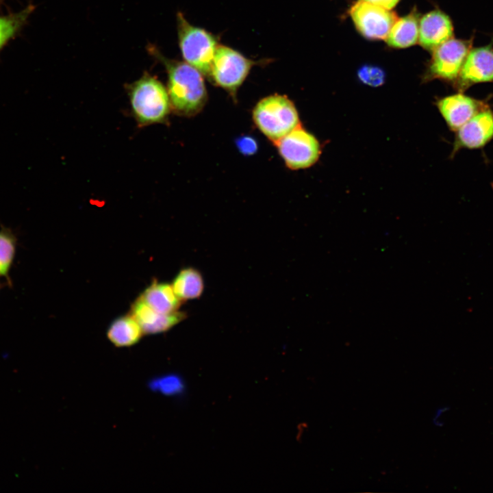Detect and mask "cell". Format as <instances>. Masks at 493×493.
<instances>
[{"mask_svg": "<svg viewBox=\"0 0 493 493\" xmlns=\"http://www.w3.org/2000/svg\"><path fill=\"white\" fill-rule=\"evenodd\" d=\"M163 62L168 75V93L172 108L179 114L192 116L204 105L207 92L203 74L186 62L154 53Z\"/></svg>", "mask_w": 493, "mask_h": 493, "instance_id": "obj_1", "label": "cell"}, {"mask_svg": "<svg viewBox=\"0 0 493 493\" xmlns=\"http://www.w3.org/2000/svg\"><path fill=\"white\" fill-rule=\"evenodd\" d=\"M132 114L138 125L164 123L170 110L167 89L155 77L144 73L127 86Z\"/></svg>", "mask_w": 493, "mask_h": 493, "instance_id": "obj_2", "label": "cell"}, {"mask_svg": "<svg viewBox=\"0 0 493 493\" xmlns=\"http://www.w3.org/2000/svg\"><path fill=\"white\" fill-rule=\"evenodd\" d=\"M253 118L260 130L274 142L299 125L294 103L279 94L260 100L253 110Z\"/></svg>", "mask_w": 493, "mask_h": 493, "instance_id": "obj_3", "label": "cell"}, {"mask_svg": "<svg viewBox=\"0 0 493 493\" xmlns=\"http://www.w3.org/2000/svg\"><path fill=\"white\" fill-rule=\"evenodd\" d=\"M179 45L186 62L210 76L217 46L216 38L204 29L190 24L181 13H178Z\"/></svg>", "mask_w": 493, "mask_h": 493, "instance_id": "obj_4", "label": "cell"}, {"mask_svg": "<svg viewBox=\"0 0 493 493\" xmlns=\"http://www.w3.org/2000/svg\"><path fill=\"white\" fill-rule=\"evenodd\" d=\"M255 64L232 48L218 45L210 77L218 86L234 94Z\"/></svg>", "mask_w": 493, "mask_h": 493, "instance_id": "obj_5", "label": "cell"}, {"mask_svg": "<svg viewBox=\"0 0 493 493\" xmlns=\"http://www.w3.org/2000/svg\"><path fill=\"white\" fill-rule=\"evenodd\" d=\"M275 144L286 164L293 170L312 166L318 160L321 152L316 138L300 125Z\"/></svg>", "mask_w": 493, "mask_h": 493, "instance_id": "obj_6", "label": "cell"}, {"mask_svg": "<svg viewBox=\"0 0 493 493\" xmlns=\"http://www.w3.org/2000/svg\"><path fill=\"white\" fill-rule=\"evenodd\" d=\"M350 15L357 30L370 39H385L396 21V14L390 10L364 0L355 2Z\"/></svg>", "mask_w": 493, "mask_h": 493, "instance_id": "obj_7", "label": "cell"}, {"mask_svg": "<svg viewBox=\"0 0 493 493\" xmlns=\"http://www.w3.org/2000/svg\"><path fill=\"white\" fill-rule=\"evenodd\" d=\"M471 46L472 40L452 38L435 48L429 69L431 77L446 81L457 80Z\"/></svg>", "mask_w": 493, "mask_h": 493, "instance_id": "obj_8", "label": "cell"}, {"mask_svg": "<svg viewBox=\"0 0 493 493\" xmlns=\"http://www.w3.org/2000/svg\"><path fill=\"white\" fill-rule=\"evenodd\" d=\"M459 90L479 83L493 82V44L471 48L457 78Z\"/></svg>", "mask_w": 493, "mask_h": 493, "instance_id": "obj_9", "label": "cell"}, {"mask_svg": "<svg viewBox=\"0 0 493 493\" xmlns=\"http://www.w3.org/2000/svg\"><path fill=\"white\" fill-rule=\"evenodd\" d=\"M456 132L454 151L483 147L493 138V112L488 108L482 110Z\"/></svg>", "mask_w": 493, "mask_h": 493, "instance_id": "obj_10", "label": "cell"}, {"mask_svg": "<svg viewBox=\"0 0 493 493\" xmlns=\"http://www.w3.org/2000/svg\"><path fill=\"white\" fill-rule=\"evenodd\" d=\"M437 105L447 125L454 131L488 108L483 101L460 92L440 99Z\"/></svg>", "mask_w": 493, "mask_h": 493, "instance_id": "obj_11", "label": "cell"}, {"mask_svg": "<svg viewBox=\"0 0 493 493\" xmlns=\"http://www.w3.org/2000/svg\"><path fill=\"white\" fill-rule=\"evenodd\" d=\"M453 25L448 15L440 10L425 14L419 22L418 41L425 49L433 51L453 37Z\"/></svg>", "mask_w": 493, "mask_h": 493, "instance_id": "obj_12", "label": "cell"}, {"mask_svg": "<svg viewBox=\"0 0 493 493\" xmlns=\"http://www.w3.org/2000/svg\"><path fill=\"white\" fill-rule=\"evenodd\" d=\"M129 313L140 324L144 334H158L166 332L186 318L184 312L161 314L151 308L138 297L131 303Z\"/></svg>", "mask_w": 493, "mask_h": 493, "instance_id": "obj_13", "label": "cell"}, {"mask_svg": "<svg viewBox=\"0 0 493 493\" xmlns=\"http://www.w3.org/2000/svg\"><path fill=\"white\" fill-rule=\"evenodd\" d=\"M151 308L161 314L179 311L181 301L177 297L172 285L153 280L138 296Z\"/></svg>", "mask_w": 493, "mask_h": 493, "instance_id": "obj_14", "label": "cell"}, {"mask_svg": "<svg viewBox=\"0 0 493 493\" xmlns=\"http://www.w3.org/2000/svg\"><path fill=\"white\" fill-rule=\"evenodd\" d=\"M143 335L140 324L130 313L115 318L106 333L110 342L119 348L129 347L137 344Z\"/></svg>", "mask_w": 493, "mask_h": 493, "instance_id": "obj_15", "label": "cell"}, {"mask_svg": "<svg viewBox=\"0 0 493 493\" xmlns=\"http://www.w3.org/2000/svg\"><path fill=\"white\" fill-rule=\"evenodd\" d=\"M418 16L412 12L396 21L385 40L389 46L394 48L408 47L418 41Z\"/></svg>", "mask_w": 493, "mask_h": 493, "instance_id": "obj_16", "label": "cell"}, {"mask_svg": "<svg viewBox=\"0 0 493 493\" xmlns=\"http://www.w3.org/2000/svg\"><path fill=\"white\" fill-rule=\"evenodd\" d=\"M172 287L181 301L199 299L204 290L201 273L192 267L184 268L174 278Z\"/></svg>", "mask_w": 493, "mask_h": 493, "instance_id": "obj_17", "label": "cell"}, {"mask_svg": "<svg viewBox=\"0 0 493 493\" xmlns=\"http://www.w3.org/2000/svg\"><path fill=\"white\" fill-rule=\"evenodd\" d=\"M34 10L29 4L18 12L0 15V52L21 32Z\"/></svg>", "mask_w": 493, "mask_h": 493, "instance_id": "obj_18", "label": "cell"}, {"mask_svg": "<svg viewBox=\"0 0 493 493\" xmlns=\"http://www.w3.org/2000/svg\"><path fill=\"white\" fill-rule=\"evenodd\" d=\"M16 238L8 229L0 230V276H7L14 258Z\"/></svg>", "mask_w": 493, "mask_h": 493, "instance_id": "obj_19", "label": "cell"}, {"mask_svg": "<svg viewBox=\"0 0 493 493\" xmlns=\"http://www.w3.org/2000/svg\"><path fill=\"white\" fill-rule=\"evenodd\" d=\"M359 80L370 86L377 87L383 84L385 80V73L379 67L372 65L362 66L357 72Z\"/></svg>", "mask_w": 493, "mask_h": 493, "instance_id": "obj_20", "label": "cell"}, {"mask_svg": "<svg viewBox=\"0 0 493 493\" xmlns=\"http://www.w3.org/2000/svg\"><path fill=\"white\" fill-rule=\"evenodd\" d=\"M236 144L240 151L244 155H252L255 153L257 149L256 141L250 136L240 138L237 140Z\"/></svg>", "mask_w": 493, "mask_h": 493, "instance_id": "obj_21", "label": "cell"}, {"mask_svg": "<svg viewBox=\"0 0 493 493\" xmlns=\"http://www.w3.org/2000/svg\"><path fill=\"white\" fill-rule=\"evenodd\" d=\"M377 5L381 6L385 9L391 10L400 0H364Z\"/></svg>", "mask_w": 493, "mask_h": 493, "instance_id": "obj_22", "label": "cell"}, {"mask_svg": "<svg viewBox=\"0 0 493 493\" xmlns=\"http://www.w3.org/2000/svg\"><path fill=\"white\" fill-rule=\"evenodd\" d=\"M4 1L5 0H0V5L2 4Z\"/></svg>", "mask_w": 493, "mask_h": 493, "instance_id": "obj_23", "label": "cell"}]
</instances>
